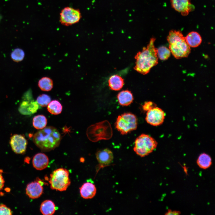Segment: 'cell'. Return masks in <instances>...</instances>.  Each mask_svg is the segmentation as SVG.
I'll list each match as a JSON object with an SVG mask.
<instances>
[{
  "label": "cell",
  "instance_id": "6da1fadb",
  "mask_svg": "<svg viewBox=\"0 0 215 215\" xmlns=\"http://www.w3.org/2000/svg\"><path fill=\"white\" fill-rule=\"evenodd\" d=\"M155 40V38H151L147 47H143L142 51L139 52L135 57L136 62L134 69L142 74L148 73L158 63L157 49L154 44Z\"/></svg>",
  "mask_w": 215,
  "mask_h": 215
},
{
  "label": "cell",
  "instance_id": "f1b7e54d",
  "mask_svg": "<svg viewBox=\"0 0 215 215\" xmlns=\"http://www.w3.org/2000/svg\"><path fill=\"white\" fill-rule=\"evenodd\" d=\"M156 106V105L154 102L151 101H147L145 102L142 105V108L144 111H148Z\"/></svg>",
  "mask_w": 215,
  "mask_h": 215
},
{
  "label": "cell",
  "instance_id": "4316f807",
  "mask_svg": "<svg viewBox=\"0 0 215 215\" xmlns=\"http://www.w3.org/2000/svg\"><path fill=\"white\" fill-rule=\"evenodd\" d=\"M51 100V98L49 95L43 94L40 95L37 97L36 102L39 105L42 107H44L48 105Z\"/></svg>",
  "mask_w": 215,
  "mask_h": 215
},
{
  "label": "cell",
  "instance_id": "8fae6325",
  "mask_svg": "<svg viewBox=\"0 0 215 215\" xmlns=\"http://www.w3.org/2000/svg\"><path fill=\"white\" fill-rule=\"evenodd\" d=\"M44 184V182L39 178H37L36 180L27 185L26 188V194L32 199L39 197L43 192Z\"/></svg>",
  "mask_w": 215,
  "mask_h": 215
},
{
  "label": "cell",
  "instance_id": "8992f818",
  "mask_svg": "<svg viewBox=\"0 0 215 215\" xmlns=\"http://www.w3.org/2000/svg\"><path fill=\"white\" fill-rule=\"evenodd\" d=\"M158 143L149 135L142 133L136 139L133 150L141 157H145L152 153L156 148Z\"/></svg>",
  "mask_w": 215,
  "mask_h": 215
},
{
  "label": "cell",
  "instance_id": "7a4b0ae2",
  "mask_svg": "<svg viewBox=\"0 0 215 215\" xmlns=\"http://www.w3.org/2000/svg\"><path fill=\"white\" fill-rule=\"evenodd\" d=\"M33 139L34 143L42 151L47 152L58 147L61 137L56 128L50 126L36 132L33 135Z\"/></svg>",
  "mask_w": 215,
  "mask_h": 215
},
{
  "label": "cell",
  "instance_id": "44dd1931",
  "mask_svg": "<svg viewBox=\"0 0 215 215\" xmlns=\"http://www.w3.org/2000/svg\"><path fill=\"white\" fill-rule=\"evenodd\" d=\"M196 163L200 168L205 169L211 165L212 162L211 157L205 153H201L198 157Z\"/></svg>",
  "mask_w": 215,
  "mask_h": 215
},
{
  "label": "cell",
  "instance_id": "ba28073f",
  "mask_svg": "<svg viewBox=\"0 0 215 215\" xmlns=\"http://www.w3.org/2000/svg\"><path fill=\"white\" fill-rule=\"evenodd\" d=\"M81 17V14L79 9L67 7L61 10L59 21L62 25L69 26L78 22Z\"/></svg>",
  "mask_w": 215,
  "mask_h": 215
},
{
  "label": "cell",
  "instance_id": "5bb4252c",
  "mask_svg": "<svg viewBox=\"0 0 215 215\" xmlns=\"http://www.w3.org/2000/svg\"><path fill=\"white\" fill-rule=\"evenodd\" d=\"M39 108V104L33 99H24L20 104L19 110L22 114L29 115L36 113Z\"/></svg>",
  "mask_w": 215,
  "mask_h": 215
},
{
  "label": "cell",
  "instance_id": "ac0fdd59",
  "mask_svg": "<svg viewBox=\"0 0 215 215\" xmlns=\"http://www.w3.org/2000/svg\"><path fill=\"white\" fill-rule=\"evenodd\" d=\"M185 40L191 47H196L201 44L202 39L200 35L196 31H191L185 37Z\"/></svg>",
  "mask_w": 215,
  "mask_h": 215
},
{
  "label": "cell",
  "instance_id": "e0dca14e",
  "mask_svg": "<svg viewBox=\"0 0 215 215\" xmlns=\"http://www.w3.org/2000/svg\"><path fill=\"white\" fill-rule=\"evenodd\" d=\"M117 99L119 104L122 106H128L133 102V96L131 92L128 90H122L117 95Z\"/></svg>",
  "mask_w": 215,
  "mask_h": 215
},
{
  "label": "cell",
  "instance_id": "ffe728a7",
  "mask_svg": "<svg viewBox=\"0 0 215 215\" xmlns=\"http://www.w3.org/2000/svg\"><path fill=\"white\" fill-rule=\"evenodd\" d=\"M108 82L109 86L111 90L117 91L120 90L122 87L124 81L119 76L114 75L110 77Z\"/></svg>",
  "mask_w": 215,
  "mask_h": 215
},
{
  "label": "cell",
  "instance_id": "9c48e42d",
  "mask_svg": "<svg viewBox=\"0 0 215 215\" xmlns=\"http://www.w3.org/2000/svg\"><path fill=\"white\" fill-rule=\"evenodd\" d=\"M165 116V114L163 110L156 106L147 111L145 120L151 125L158 126L163 123Z\"/></svg>",
  "mask_w": 215,
  "mask_h": 215
},
{
  "label": "cell",
  "instance_id": "4fadbf2b",
  "mask_svg": "<svg viewBox=\"0 0 215 215\" xmlns=\"http://www.w3.org/2000/svg\"><path fill=\"white\" fill-rule=\"evenodd\" d=\"M170 2L172 8L183 16L188 15L194 8L191 0H170Z\"/></svg>",
  "mask_w": 215,
  "mask_h": 215
},
{
  "label": "cell",
  "instance_id": "d6986e66",
  "mask_svg": "<svg viewBox=\"0 0 215 215\" xmlns=\"http://www.w3.org/2000/svg\"><path fill=\"white\" fill-rule=\"evenodd\" d=\"M56 209L55 205L52 201L47 200L42 203L40 210L43 215H52L55 213Z\"/></svg>",
  "mask_w": 215,
  "mask_h": 215
},
{
  "label": "cell",
  "instance_id": "83f0119b",
  "mask_svg": "<svg viewBox=\"0 0 215 215\" xmlns=\"http://www.w3.org/2000/svg\"><path fill=\"white\" fill-rule=\"evenodd\" d=\"M12 212L11 209L4 204H0V215H11Z\"/></svg>",
  "mask_w": 215,
  "mask_h": 215
},
{
  "label": "cell",
  "instance_id": "484cf974",
  "mask_svg": "<svg viewBox=\"0 0 215 215\" xmlns=\"http://www.w3.org/2000/svg\"><path fill=\"white\" fill-rule=\"evenodd\" d=\"M24 56L25 54L24 51L19 48L14 49L11 54V57L12 59L16 62H19L22 61L24 58Z\"/></svg>",
  "mask_w": 215,
  "mask_h": 215
},
{
  "label": "cell",
  "instance_id": "3957f363",
  "mask_svg": "<svg viewBox=\"0 0 215 215\" xmlns=\"http://www.w3.org/2000/svg\"><path fill=\"white\" fill-rule=\"evenodd\" d=\"M169 49L177 59L187 57L191 52L190 47L186 43L182 32L175 30H171L167 37Z\"/></svg>",
  "mask_w": 215,
  "mask_h": 215
},
{
  "label": "cell",
  "instance_id": "2e32d148",
  "mask_svg": "<svg viewBox=\"0 0 215 215\" xmlns=\"http://www.w3.org/2000/svg\"><path fill=\"white\" fill-rule=\"evenodd\" d=\"M49 159L48 156L42 153L36 154L32 160L33 167L38 170H42L46 168L48 166Z\"/></svg>",
  "mask_w": 215,
  "mask_h": 215
},
{
  "label": "cell",
  "instance_id": "cb8c5ba5",
  "mask_svg": "<svg viewBox=\"0 0 215 215\" xmlns=\"http://www.w3.org/2000/svg\"><path fill=\"white\" fill-rule=\"evenodd\" d=\"M47 109L51 114L58 115L61 113L62 106L58 101L55 100L49 103L48 105Z\"/></svg>",
  "mask_w": 215,
  "mask_h": 215
},
{
  "label": "cell",
  "instance_id": "277c9868",
  "mask_svg": "<svg viewBox=\"0 0 215 215\" xmlns=\"http://www.w3.org/2000/svg\"><path fill=\"white\" fill-rule=\"evenodd\" d=\"M86 134L89 140L96 142L110 139L113 135V130L110 122L105 120L90 125L87 129Z\"/></svg>",
  "mask_w": 215,
  "mask_h": 215
},
{
  "label": "cell",
  "instance_id": "603a6c76",
  "mask_svg": "<svg viewBox=\"0 0 215 215\" xmlns=\"http://www.w3.org/2000/svg\"><path fill=\"white\" fill-rule=\"evenodd\" d=\"M47 123V120L45 116L39 115L34 117L33 119V125L37 129H42L44 128Z\"/></svg>",
  "mask_w": 215,
  "mask_h": 215
},
{
  "label": "cell",
  "instance_id": "f546056e",
  "mask_svg": "<svg viewBox=\"0 0 215 215\" xmlns=\"http://www.w3.org/2000/svg\"><path fill=\"white\" fill-rule=\"evenodd\" d=\"M3 171L2 169H0V191L3 188L5 182V181L3 178L2 173Z\"/></svg>",
  "mask_w": 215,
  "mask_h": 215
},
{
  "label": "cell",
  "instance_id": "7c38bea8",
  "mask_svg": "<svg viewBox=\"0 0 215 215\" xmlns=\"http://www.w3.org/2000/svg\"><path fill=\"white\" fill-rule=\"evenodd\" d=\"M96 157L99 163L98 171L101 168L110 165L113 159V152L108 148L98 150L96 153Z\"/></svg>",
  "mask_w": 215,
  "mask_h": 215
},
{
  "label": "cell",
  "instance_id": "52a82bcc",
  "mask_svg": "<svg viewBox=\"0 0 215 215\" xmlns=\"http://www.w3.org/2000/svg\"><path fill=\"white\" fill-rule=\"evenodd\" d=\"M116 129L123 135L136 130L138 120L136 116L130 112L125 113L119 115L115 124Z\"/></svg>",
  "mask_w": 215,
  "mask_h": 215
},
{
  "label": "cell",
  "instance_id": "9a60e30c",
  "mask_svg": "<svg viewBox=\"0 0 215 215\" xmlns=\"http://www.w3.org/2000/svg\"><path fill=\"white\" fill-rule=\"evenodd\" d=\"M81 196L85 199H91L95 196L96 189L94 184L87 182L83 184L79 188Z\"/></svg>",
  "mask_w": 215,
  "mask_h": 215
},
{
  "label": "cell",
  "instance_id": "d4e9b609",
  "mask_svg": "<svg viewBox=\"0 0 215 215\" xmlns=\"http://www.w3.org/2000/svg\"><path fill=\"white\" fill-rule=\"evenodd\" d=\"M171 51L169 48L164 46L157 49V55L158 58L162 60L167 59L170 56Z\"/></svg>",
  "mask_w": 215,
  "mask_h": 215
},
{
  "label": "cell",
  "instance_id": "7402d4cb",
  "mask_svg": "<svg viewBox=\"0 0 215 215\" xmlns=\"http://www.w3.org/2000/svg\"><path fill=\"white\" fill-rule=\"evenodd\" d=\"M38 85L42 90L49 91L51 90L53 88V81L49 77H43L39 80Z\"/></svg>",
  "mask_w": 215,
  "mask_h": 215
},
{
  "label": "cell",
  "instance_id": "4dcf8cb0",
  "mask_svg": "<svg viewBox=\"0 0 215 215\" xmlns=\"http://www.w3.org/2000/svg\"><path fill=\"white\" fill-rule=\"evenodd\" d=\"M181 212L179 211H172L171 210L169 209L165 213V215H177L180 214Z\"/></svg>",
  "mask_w": 215,
  "mask_h": 215
},
{
  "label": "cell",
  "instance_id": "5b68a950",
  "mask_svg": "<svg viewBox=\"0 0 215 215\" xmlns=\"http://www.w3.org/2000/svg\"><path fill=\"white\" fill-rule=\"evenodd\" d=\"M69 174V171L65 168L54 170L50 174L48 180L50 188L60 191H66L71 183Z\"/></svg>",
  "mask_w": 215,
  "mask_h": 215
},
{
  "label": "cell",
  "instance_id": "30bf717a",
  "mask_svg": "<svg viewBox=\"0 0 215 215\" xmlns=\"http://www.w3.org/2000/svg\"><path fill=\"white\" fill-rule=\"evenodd\" d=\"M10 143L13 151L18 154H24L27 144L24 136L21 134H15L10 138Z\"/></svg>",
  "mask_w": 215,
  "mask_h": 215
}]
</instances>
